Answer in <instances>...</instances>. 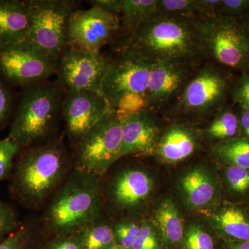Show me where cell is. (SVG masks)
Segmentation results:
<instances>
[{
	"instance_id": "obj_1",
	"label": "cell",
	"mask_w": 249,
	"mask_h": 249,
	"mask_svg": "<svg viewBox=\"0 0 249 249\" xmlns=\"http://www.w3.org/2000/svg\"><path fill=\"white\" fill-rule=\"evenodd\" d=\"M70 162L60 137L20 149L11 178V198L25 207H38L65 181Z\"/></svg>"
},
{
	"instance_id": "obj_2",
	"label": "cell",
	"mask_w": 249,
	"mask_h": 249,
	"mask_svg": "<svg viewBox=\"0 0 249 249\" xmlns=\"http://www.w3.org/2000/svg\"><path fill=\"white\" fill-rule=\"evenodd\" d=\"M121 50L152 62L196 63L204 55L196 16L155 14L129 33Z\"/></svg>"
},
{
	"instance_id": "obj_3",
	"label": "cell",
	"mask_w": 249,
	"mask_h": 249,
	"mask_svg": "<svg viewBox=\"0 0 249 249\" xmlns=\"http://www.w3.org/2000/svg\"><path fill=\"white\" fill-rule=\"evenodd\" d=\"M101 206V176L76 170L52 196L45 227L58 237H71L99 219Z\"/></svg>"
},
{
	"instance_id": "obj_4",
	"label": "cell",
	"mask_w": 249,
	"mask_h": 249,
	"mask_svg": "<svg viewBox=\"0 0 249 249\" xmlns=\"http://www.w3.org/2000/svg\"><path fill=\"white\" fill-rule=\"evenodd\" d=\"M65 92L58 83L49 80L23 88L7 138L20 149L53 138Z\"/></svg>"
},
{
	"instance_id": "obj_5",
	"label": "cell",
	"mask_w": 249,
	"mask_h": 249,
	"mask_svg": "<svg viewBox=\"0 0 249 249\" xmlns=\"http://www.w3.org/2000/svg\"><path fill=\"white\" fill-rule=\"evenodd\" d=\"M154 62L127 51L110 65L101 85V95L121 115L145 109Z\"/></svg>"
},
{
	"instance_id": "obj_6",
	"label": "cell",
	"mask_w": 249,
	"mask_h": 249,
	"mask_svg": "<svg viewBox=\"0 0 249 249\" xmlns=\"http://www.w3.org/2000/svg\"><path fill=\"white\" fill-rule=\"evenodd\" d=\"M204 55L215 64L245 74L249 67V36L238 19L196 16Z\"/></svg>"
},
{
	"instance_id": "obj_7",
	"label": "cell",
	"mask_w": 249,
	"mask_h": 249,
	"mask_svg": "<svg viewBox=\"0 0 249 249\" xmlns=\"http://www.w3.org/2000/svg\"><path fill=\"white\" fill-rule=\"evenodd\" d=\"M30 24L27 39L36 47L59 60L68 48L69 21L76 9L71 0H28Z\"/></svg>"
},
{
	"instance_id": "obj_8",
	"label": "cell",
	"mask_w": 249,
	"mask_h": 249,
	"mask_svg": "<svg viewBox=\"0 0 249 249\" xmlns=\"http://www.w3.org/2000/svg\"><path fill=\"white\" fill-rule=\"evenodd\" d=\"M122 115L111 109L77 143L76 170L102 176L121 159Z\"/></svg>"
},
{
	"instance_id": "obj_9",
	"label": "cell",
	"mask_w": 249,
	"mask_h": 249,
	"mask_svg": "<svg viewBox=\"0 0 249 249\" xmlns=\"http://www.w3.org/2000/svg\"><path fill=\"white\" fill-rule=\"evenodd\" d=\"M231 70L219 65L201 67L178 96V109L188 115L204 116L225 106L235 82Z\"/></svg>"
},
{
	"instance_id": "obj_10",
	"label": "cell",
	"mask_w": 249,
	"mask_h": 249,
	"mask_svg": "<svg viewBox=\"0 0 249 249\" xmlns=\"http://www.w3.org/2000/svg\"><path fill=\"white\" fill-rule=\"evenodd\" d=\"M58 61L26 40L0 47V75L12 86L47 81L56 75Z\"/></svg>"
},
{
	"instance_id": "obj_11",
	"label": "cell",
	"mask_w": 249,
	"mask_h": 249,
	"mask_svg": "<svg viewBox=\"0 0 249 249\" xmlns=\"http://www.w3.org/2000/svg\"><path fill=\"white\" fill-rule=\"evenodd\" d=\"M120 27L118 14L95 6L86 10L76 9L69 21V47L101 53V49L110 42Z\"/></svg>"
},
{
	"instance_id": "obj_12",
	"label": "cell",
	"mask_w": 249,
	"mask_h": 249,
	"mask_svg": "<svg viewBox=\"0 0 249 249\" xmlns=\"http://www.w3.org/2000/svg\"><path fill=\"white\" fill-rule=\"evenodd\" d=\"M110 62L101 53H91L68 47L59 59L57 83L65 91H88L101 93L103 80Z\"/></svg>"
},
{
	"instance_id": "obj_13",
	"label": "cell",
	"mask_w": 249,
	"mask_h": 249,
	"mask_svg": "<svg viewBox=\"0 0 249 249\" xmlns=\"http://www.w3.org/2000/svg\"><path fill=\"white\" fill-rule=\"evenodd\" d=\"M112 109L101 93L67 91L62 103V117L69 138L76 143Z\"/></svg>"
},
{
	"instance_id": "obj_14",
	"label": "cell",
	"mask_w": 249,
	"mask_h": 249,
	"mask_svg": "<svg viewBox=\"0 0 249 249\" xmlns=\"http://www.w3.org/2000/svg\"><path fill=\"white\" fill-rule=\"evenodd\" d=\"M193 62H154L145 109H158L178 96L192 76Z\"/></svg>"
},
{
	"instance_id": "obj_15",
	"label": "cell",
	"mask_w": 249,
	"mask_h": 249,
	"mask_svg": "<svg viewBox=\"0 0 249 249\" xmlns=\"http://www.w3.org/2000/svg\"><path fill=\"white\" fill-rule=\"evenodd\" d=\"M121 158L151 155L160 138V129L153 111L141 109L122 115Z\"/></svg>"
},
{
	"instance_id": "obj_16",
	"label": "cell",
	"mask_w": 249,
	"mask_h": 249,
	"mask_svg": "<svg viewBox=\"0 0 249 249\" xmlns=\"http://www.w3.org/2000/svg\"><path fill=\"white\" fill-rule=\"evenodd\" d=\"M153 186V180L146 172L127 168L117 174L109 185V197L121 210L132 211L147 200Z\"/></svg>"
},
{
	"instance_id": "obj_17",
	"label": "cell",
	"mask_w": 249,
	"mask_h": 249,
	"mask_svg": "<svg viewBox=\"0 0 249 249\" xmlns=\"http://www.w3.org/2000/svg\"><path fill=\"white\" fill-rule=\"evenodd\" d=\"M199 142L194 127L186 123H174L160 136L154 154L165 163H178L193 155Z\"/></svg>"
},
{
	"instance_id": "obj_18",
	"label": "cell",
	"mask_w": 249,
	"mask_h": 249,
	"mask_svg": "<svg viewBox=\"0 0 249 249\" xmlns=\"http://www.w3.org/2000/svg\"><path fill=\"white\" fill-rule=\"evenodd\" d=\"M179 188L185 202L193 209L207 207L219 194L217 179L203 166L195 167L186 172L180 179Z\"/></svg>"
},
{
	"instance_id": "obj_19",
	"label": "cell",
	"mask_w": 249,
	"mask_h": 249,
	"mask_svg": "<svg viewBox=\"0 0 249 249\" xmlns=\"http://www.w3.org/2000/svg\"><path fill=\"white\" fill-rule=\"evenodd\" d=\"M212 222L228 243L249 240V207L224 201L212 213Z\"/></svg>"
},
{
	"instance_id": "obj_20",
	"label": "cell",
	"mask_w": 249,
	"mask_h": 249,
	"mask_svg": "<svg viewBox=\"0 0 249 249\" xmlns=\"http://www.w3.org/2000/svg\"><path fill=\"white\" fill-rule=\"evenodd\" d=\"M29 24L27 1L0 0V47L25 40Z\"/></svg>"
},
{
	"instance_id": "obj_21",
	"label": "cell",
	"mask_w": 249,
	"mask_h": 249,
	"mask_svg": "<svg viewBox=\"0 0 249 249\" xmlns=\"http://www.w3.org/2000/svg\"><path fill=\"white\" fill-rule=\"evenodd\" d=\"M155 221L163 239L170 243H178L184 236L181 216L173 201L166 199L159 206Z\"/></svg>"
},
{
	"instance_id": "obj_22",
	"label": "cell",
	"mask_w": 249,
	"mask_h": 249,
	"mask_svg": "<svg viewBox=\"0 0 249 249\" xmlns=\"http://www.w3.org/2000/svg\"><path fill=\"white\" fill-rule=\"evenodd\" d=\"M223 183L227 201L239 204L249 202V169L224 165Z\"/></svg>"
},
{
	"instance_id": "obj_23",
	"label": "cell",
	"mask_w": 249,
	"mask_h": 249,
	"mask_svg": "<svg viewBox=\"0 0 249 249\" xmlns=\"http://www.w3.org/2000/svg\"><path fill=\"white\" fill-rule=\"evenodd\" d=\"M81 249H111L115 246L114 231L107 224L96 222L88 224L71 236Z\"/></svg>"
},
{
	"instance_id": "obj_24",
	"label": "cell",
	"mask_w": 249,
	"mask_h": 249,
	"mask_svg": "<svg viewBox=\"0 0 249 249\" xmlns=\"http://www.w3.org/2000/svg\"><path fill=\"white\" fill-rule=\"evenodd\" d=\"M213 155L224 165H236L249 169V139L240 137L216 142Z\"/></svg>"
},
{
	"instance_id": "obj_25",
	"label": "cell",
	"mask_w": 249,
	"mask_h": 249,
	"mask_svg": "<svg viewBox=\"0 0 249 249\" xmlns=\"http://www.w3.org/2000/svg\"><path fill=\"white\" fill-rule=\"evenodd\" d=\"M205 134L208 138L217 141V142L241 137L237 114L230 106H223L216 112L205 130Z\"/></svg>"
},
{
	"instance_id": "obj_26",
	"label": "cell",
	"mask_w": 249,
	"mask_h": 249,
	"mask_svg": "<svg viewBox=\"0 0 249 249\" xmlns=\"http://www.w3.org/2000/svg\"><path fill=\"white\" fill-rule=\"evenodd\" d=\"M158 0H122L120 22L128 34L157 14Z\"/></svg>"
},
{
	"instance_id": "obj_27",
	"label": "cell",
	"mask_w": 249,
	"mask_h": 249,
	"mask_svg": "<svg viewBox=\"0 0 249 249\" xmlns=\"http://www.w3.org/2000/svg\"><path fill=\"white\" fill-rule=\"evenodd\" d=\"M157 14L196 16L197 0H158Z\"/></svg>"
},
{
	"instance_id": "obj_28",
	"label": "cell",
	"mask_w": 249,
	"mask_h": 249,
	"mask_svg": "<svg viewBox=\"0 0 249 249\" xmlns=\"http://www.w3.org/2000/svg\"><path fill=\"white\" fill-rule=\"evenodd\" d=\"M19 150V147L11 139H0V181L12 176L14 160Z\"/></svg>"
},
{
	"instance_id": "obj_29",
	"label": "cell",
	"mask_w": 249,
	"mask_h": 249,
	"mask_svg": "<svg viewBox=\"0 0 249 249\" xmlns=\"http://www.w3.org/2000/svg\"><path fill=\"white\" fill-rule=\"evenodd\" d=\"M20 226L16 209L0 200V242L17 230Z\"/></svg>"
},
{
	"instance_id": "obj_30",
	"label": "cell",
	"mask_w": 249,
	"mask_h": 249,
	"mask_svg": "<svg viewBox=\"0 0 249 249\" xmlns=\"http://www.w3.org/2000/svg\"><path fill=\"white\" fill-rule=\"evenodd\" d=\"M185 249H214L213 237L199 226L192 225L184 238Z\"/></svg>"
},
{
	"instance_id": "obj_31",
	"label": "cell",
	"mask_w": 249,
	"mask_h": 249,
	"mask_svg": "<svg viewBox=\"0 0 249 249\" xmlns=\"http://www.w3.org/2000/svg\"><path fill=\"white\" fill-rule=\"evenodd\" d=\"M141 226L133 222L118 223L113 229L114 237L121 247L131 249L140 232Z\"/></svg>"
},
{
	"instance_id": "obj_32",
	"label": "cell",
	"mask_w": 249,
	"mask_h": 249,
	"mask_svg": "<svg viewBox=\"0 0 249 249\" xmlns=\"http://www.w3.org/2000/svg\"><path fill=\"white\" fill-rule=\"evenodd\" d=\"M30 237L31 232L27 225H20L0 242V249H27Z\"/></svg>"
},
{
	"instance_id": "obj_33",
	"label": "cell",
	"mask_w": 249,
	"mask_h": 249,
	"mask_svg": "<svg viewBox=\"0 0 249 249\" xmlns=\"http://www.w3.org/2000/svg\"><path fill=\"white\" fill-rule=\"evenodd\" d=\"M249 10V0H220L216 16L238 19Z\"/></svg>"
},
{
	"instance_id": "obj_34",
	"label": "cell",
	"mask_w": 249,
	"mask_h": 249,
	"mask_svg": "<svg viewBox=\"0 0 249 249\" xmlns=\"http://www.w3.org/2000/svg\"><path fill=\"white\" fill-rule=\"evenodd\" d=\"M14 98L5 82L0 79V129L7 124L14 111Z\"/></svg>"
},
{
	"instance_id": "obj_35",
	"label": "cell",
	"mask_w": 249,
	"mask_h": 249,
	"mask_svg": "<svg viewBox=\"0 0 249 249\" xmlns=\"http://www.w3.org/2000/svg\"><path fill=\"white\" fill-rule=\"evenodd\" d=\"M230 96L239 107L249 109V77L240 75L232 86Z\"/></svg>"
},
{
	"instance_id": "obj_36",
	"label": "cell",
	"mask_w": 249,
	"mask_h": 249,
	"mask_svg": "<svg viewBox=\"0 0 249 249\" xmlns=\"http://www.w3.org/2000/svg\"><path fill=\"white\" fill-rule=\"evenodd\" d=\"M131 249H159L158 240L152 225H141L140 232Z\"/></svg>"
},
{
	"instance_id": "obj_37",
	"label": "cell",
	"mask_w": 249,
	"mask_h": 249,
	"mask_svg": "<svg viewBox=\"0 0 249 249\" xmlns=\"http://www.w3.org/2000/svg\"><path fill=\"white\" fill-rule=\"evenodd\" d=\"M88 3L91 6L100 8L119 16L122 0H92L88 1Z\"/></svg>"
},
{
	"instance_id": "obj_38",
	"label": "cell",
	"mask_w": 249,
	"mask_h": 249,
	"mask_svg": "<svg viewBox=\"0 0 249 249\" xmlns=\"http://www.w3.org/2000/svg\"><path fill=\"white\" fill-rule=\"evenodd\" d=\"M58 240L49 246L47 249H81L78 242L72 237H59Z\"/></svg>"
},
{
	"instance_id": "obj_39",
	"label": "cell",
	"mask_w": 249,
	"mask_h": 249,
	"mask_svg": "<svg viewBox=\"0 0 249 249\" xmlns=\"http://www.w3.org/2000/svg\"><path fill=\"white\" fill-rule=\"evenodd\" d=\"M237 116L240 124L241 137L249 139V109L240 108Z\"/></svg>"
},
{
	"instance_id": "obj_40",
	"label": "cell",
	"mask_w": 249,
	"mask_h": 249,
	"mask_svg": "<svg viewBox=\"0 0 249 249\" xmlns=\"http://www.w3.org/2000/svg\"><path fill=\"white\" fill-rule=\"evenodd\" d=\"M238 21L249 36V10L239 18Z\"/></svg>"
},
{
	"instance_id": "obj_41",
	"label": "cell",
	"mask_w": 249,
	"mask_h": 249,
	"mask_svg": "<svg viewBox=\"0 0 249 249\" xmlns=\"http://www.w3.org/2000/svg\"><path fill=\"white\" fill-rule=\"evenodd\" d=\"M229 249H249V240L229 243Z\"/></svg>"
},
{
	"instance_id": "obj_42",
	"label": "cell",
	"mask_w": 249,
	"mask_h": 249,
	"mask_svg": "<svg viewBox=\"0 0 249 249\" xmlns=\"http://www.w3.org/2000/svg\"><path fill=\"white\" fill-rule=\"evenodd\" d=\"M243 75H245V76L249 77V67L248 70H247V72H246L245 74H243Z\"/></svg>"
}]
</instances>
